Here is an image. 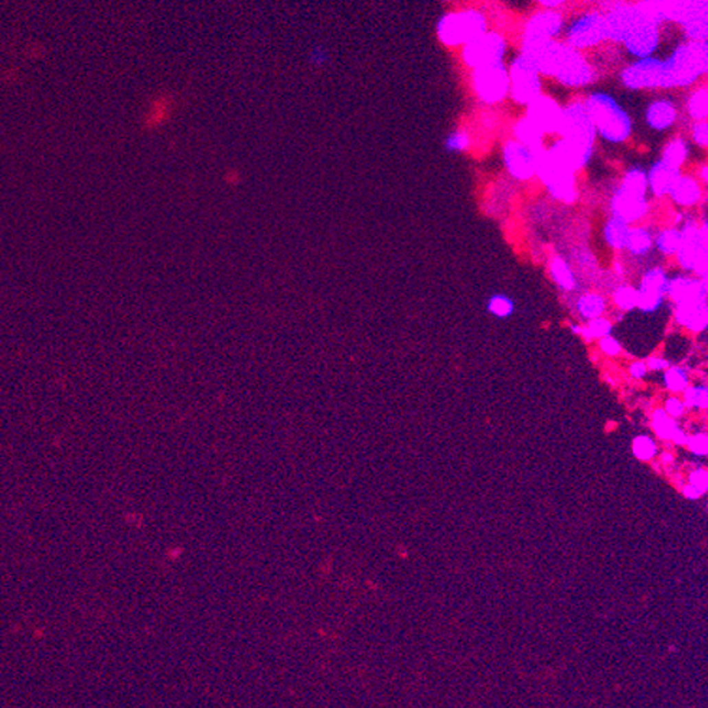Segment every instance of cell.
Segmentation results:
<instances>
[{
  "instance_id": "5",
  "label": "cell",
  "mask_w": 708,
  "mask_h": 708,
  "mask_svg": "<svg viewBox=\"0 0 708 708\" xmlns=\"http://www.w3.org/2000/svg\"><path fill=\"white\" fill-rule=\"evenodd\" d=\"M505 163H507L511 175L521 181L531 179L537 169L536 155L518 143L507 144V148H505Z\"/></svg>"
},
{
  "instance_id": "14",
  "label": "cell",
  "mask_w": 708,
  "mask_h": 708,
  "mask_svg": "<svg viewBox=\"0 0 708 708\" xmlns=\"http://www.w3.org/2000/svg\"><path fill=\"white\" fill-rule=\"evenodd\" d=\"M550 269H551V274H553L554 280L558 283L560 287L564 288V290H573L575 286V279H574V274H573L570 266L564 262V260L560 257H556L551 262Z\"/></svg>"
},
{
  "instance_id": "8",
  "label": "cell",
  "mask_w": 708,
  "mask_h": 708,
  "mask_svg": "<svg viewBox=\"0 0 708 708\" xmlns=\"http://www.w3.org/2000/svg\"><path fill=\"white\" fill-rule=\"evenodd\" d=\"M680 176V169L659 162L648 173V187H651V191L656 196H663L670 194L671 187Z\"/></svg>"
},
{
  "instance_id": "7",
  "label": "cell",
  "mask_w": 708,
  "mask_h": 708,
  "mask_svg": "<svg viewBox=\"0 0 708 708\" xmlns=\"http://www.w3.org/2000/svg\"><path fill=\"white\" fill-rule=\"evenodd\" d=\"M675 317L678 323L692 332L707 328V300H691L676 305Z\"/></svg>"
},
{
  "instance_id": "23",
  "label": "cell",
  "mask_w": 708,
  "mask_h": 708,
  "mask_svg": "<svg viewBox=\"0 0 708 708\" xmlns=\"http://www.w3.org/2000/svg\"><path fill=\"white\" fill-rule=\"evenodd\" d=\"M514 301L505 295H495L488 301V310L496 317H508L514 313Z\"/></svg>"
},
{
  "instance_id": "10",
  "label": "cell",
  "mask_w": 708,
  "mask_h": 708,
  "mask_svg": "<svg viewBox=\"0 0 708 708\" xmlns=\"http://www.w3.org/2000/svg\"><path fill=\"white\" fill-rule=\"evenodd\" d=\"M629 229L630 227L628 222L617 218V216H613L604 227V238L612 249L625 250Z\"/></svg>"
},
{
  "instance_id": "31",
  "label": "cell",
  "mask_w": 708,
  "mask_h": 708,
  "mask_svg": "<svg viewBox=\"0 0 708 708\" xmlns=\"http://www.w3.org/2000/svg\"><path fill=\"white\" fill-rule=\"evenodd\" d=\"M646 367H648V369L659 371V369H667V368L670 367V364H668V361H667V359H663V358L656 356V358H651V359H649L648 363H646Z\"/></svg>"
},
{
  "instance_id": "17",
  "label": "cell",
  "mask_w": 708,
  "mask_h": 708,
  "mask_svg": "<svg viewBox=\"0 0 708 708\" xmlns=\"http://www.w3.org/2000/svg\"><path fill=\"white\" fill-rule=\"evenodd\" d=\"M688 156V148L684 140L676 139L668 144V148L663 152V163H667L672 168L680 169L681 165L685 162Z\"/></svg>"
},
{
  "instance_id": "36",
  "label": "cell",
  "mask_w": 708,
  "mask_h": 708,
  "mask_svg": "<svg viewBox=\"0 0 708 708\" xmlns=\"http://www.w3.org/2000/svg\"><path fill=\"white\" fill-rule=\"evenodd\" d=\"M663 460H665V461H670V460H672V457H671L670 455H665V456H663Z\"/></svg>"
},
{
  "instance_id": "19",
  "label": "cell",
  "mask_w": 708,
  "mask_h": 708,
  "mask_svg": "<svg viewBox=\"0 0 708 708\" xmlns=\"http://www.w3.org/2000/svg\"><path fill=\"white\" fill-rule=\"evenodd\" d=\"M612 332V322L609 319H604V317H596V319H591L587 326L580 328L579 334H582L586 339H596L610 335Z\"/></svg>"
},
{
  "instance_id": "12",
  "label": "cell",
  "mask_w": 708,
  "mask_h": 708,
  "mask_svg": "<svg viewBox=\"0 0 708 708\" xmlns=\"http://www.w3.org/2000/svg\"><path fill=\"white\" fill-rule=\"evenodd\" d=\"M668 282L670 280L667 277L665 271L656 267V269H652L648 273H645V276L641 282V287L638 288V290L651 293V295L663 296L668 290Z\"/></svg>"
},
{
  "instance_id": "16",
  "label": "cell",
  "mask_w": 708,
  "mask_h": 708,
  "mask_svg": "<svg viewBox=\"0 0 708 708\" xmlns=\"http://www.w3.org/2000/svg\"><path fill=\"white\" fill-rule=\"evenodd\" d=\"M675 120V111L668 104H655L648 113V122L655 128H667Z\"/></svg>"
},
{
  "instance_id": "29",
  "label": "cell",
  "mask_w": 708,
  "mask_h": 708,
  "mask_svg": "<svg viewBox=\"0 0 708 708\" xmlns=\"http://www.w3.org/2000/svg\"><path fill=\"white\" fill-rule=\"evenodd\" d=\"M691 485L696 486L701 494L707 490V473L704 470H696L691 475Z\"/></svg>"
},
{
  "instance_id": "4",
  "label": "cell",
  "mask_w": 708,
  "mask_h": 708,
  "mask_svg": "<svg viewBox=\"0 0 708 708\" xmlns=\"http://www.w3.org/2000/svg\"><path fill=\"white\" fill-rule=\"evenodd\" d=\"M610 207L615 216L629 224L641 220L643 215H646L648 201L646 195L628 192L622 190V187H619L612 198Z\"/></svg>"
},
{
  "instance_id": "13",
  "label": "cell",
  "mask_w": 708,
  "mask_h": 708,
  "mask_svg": "<svg viewBox=\"0 0 708 708\" xmlns=\"http://www.w3.org/2000/svg\"><path fill=\"white\" fill-rule=\"evenodd\" d=\"M577 309H579V313L584 317V319H596V317H600L606 309V301L602 296L596 295V293H589V295H584L579 299V301H577Z\"/></svg>"
},
{
  "instance_id": "20",
  "label": "cell",
  "mask_w": 708,
  "mask_h": 708,
  "mask_svg": "<svg viewBox=\"0 0 708 708\" xmlns=\"http://www.w3.org/2000/svg\"><path fill=\"white\" fill-rule=\"evenodd\" d=\"M654 429L656 431V435L662 439H668L671 440L672 436L675 435V431L678 430V426L675 424V422L671 418V415L667 414L665 410H656L655 414H654Z\"/></svg>"
},
{
  "instance_id": "11",
  "label": "cell",
  "mask_w": 708,
  "mask_h": 708,
  "mask_svg": "<svg viewBox=\"0 0 708 708\" xmlns=\"http://www.w3.org/2000/svg\"><path fill=\"white\" fill-rule=\"evenodd\" d=\"M652 247V234L643 227L630 228L625 249L633 255H645Z\"/></svg>"
},
{
  "instance_id": "9",
  "label": "cell",
  "mask_w": 708,
  "mask_h": 708,
  "mask_svg": "<svg viewBox=\"0 0 708 708\" xmlns=\"http://www.w3.org/2000/svg\"><path fill=\"white\" fill-rule=\"evenodd\" d=\"M670 195L675 204L681 207H692L701 199V186L689 176H680L671 187Z\"/></svg>"
},
{
  "instance_id": "1",
  "label": "cell",
  "mask_w": 708,
  "mask_h": 708,
  "mask_svg": "<svg viewBox=\"0 0 708 708\" xmlns=\"http://www.w3.org/2000/svg\"><path fill=\"white\" fill-rule=\"evenodd\" d=\"M536 173H538V176L547 186L548 192H550L556 199L566 202V204L574 202L577 199L574 170L551 150H538V153L536 155Z\"/></svg>"
},
{
  "instance_id": "24",
  "label": "cell",
  "mask_w": 708,
  "mask_h": 708,
  "mask_svg": "<svg viewBox=\"0 0 708 708\" xmlns=\"http://www.w3.org/2000/svg\"><path fill=\"white\" fill-rule=\"evenodd\" d=\"M684 404L688 407L705 409L707 407V387H687L684 389Z\"/></svg>"
},
{
  "instance_id": "22",
  "label": "cell",
  "mask_w": 708,
  "mask_h": 708,
  "mask_svg": "<svg viewBox=\"0 0 708 708\" xmlns=\"http://www.w3.org/2000/svg\"><path fill=\"white\" fill-rule=\"evenodd\" d=\"M616 306L622 310H632L638 306V290L630 286H622L615 292Z\"/></svg>"
},
{
  "instance_id": "35",
  "label": "cell",
  "mask_w": 708,
  "mask_h": 708,
  "mask_svg": "<svg viewBox=\"0 0 708 708\" xmlns=\"http://www.w3.org/2000/svg\"><path fill=\"white\" fill-rule=\"evenodd\" d=\"M701 178H703V181H704V182L707 181V168H703V172H701Z\"/></svg>"
},
{
  "instance_id": "3",
  "label": "cell",
  "mask_w": 708,
  "mask_h": 708,
  "mask_svg": "<svg viewBox=\"0 0 708 708\" xmlns=\"http://www.w3.org/2000/svg\"><path fill=\"white\" fill-rule=\"evenodd\" d=\"M589 117L600 135L610 141H624L630 133V123L625 113L604 100L591 103Z\"/></svg>"
},
{
  "instance_id": "18",
  "label": "cell",
  "mask_w": 708,
  "mask_h": 708,
  "mask_svg": "<svg viewBox=\"0 0 708 708\" xmlns=\"http://www.w3.org/2000/svg\"><path fill=\"white\" fill-rule=\"evenodd\" d=\"M681 245V231L670 228L663 229L656 237V247L667 255L675 254Z\"/></svg>"
},
{
  "instance_id": "15",
  "label": "cell",
  "mask_w": 708,
  "mask_h": 708,
  "mask_svg": "<svg viewBox=\"0 0 708 708\" xmlns=\"http://www.w3.org/2000/svg\"><path fill=\"white\" fill-rule=\"evenodd\" d=\"M619 187L638 195H646L648 191V175L641 169H630L625 173L622 185Z\"/></svg>"
},
{
  "instance_id": "26",
  "label": "cell",
  "mask_w": 708,
  "mask_h": 708,
  "mask_svg": "<svg viewBox=\"0 0 708 708\" xmlns=\"http://www.w3.org/2000/svg\"><path fill=\"white\" fill-rule=\"evenodd\" d=\"M600 350L606 354V355H610V356H615V355H619L620 351H622V346H620L619 341L615 339L613 336L608 335V336H603L600 338Z\"/></svg>"
},
{
  "instance_id": "21",
  "label": "cell",
  "mask_w": 708,
  "mask_h": 708,
  "mask_svg": "<svg viewBox=\"0 0 708 708\" xmlns=\"http://www.w3.org/2000/svg\"><path fill=\"white\" fill-rule=\"evenodd\" d=\"M663 381H665L667 388L671 389V391L680 393L688 387V374L681 367H668Z\"/></svg>"
},
{
  "instance_id": "33",
  "label": "cell",
  "mask_w": 708,
  "mask_h": 708,
  "mask_svg": "<svg viewBox=\"0 0 708 708\" xmlns=\"http://www.w3.org/2000/svg\"><path fill=\"white\" fill-rule=\"evenodd\" d=\"M694 139L700 146H707V126L698 124L694 128Z\"/></svg>"
},
{
  "instance_id": "25",
  "label": "cell",
  "mask_w": 708,
  "mask_h": 708,
  "mask_svg": "<svg viewBox=\"0 0 708 708\" xmlns=\"http://www.w3.org/2000/svg\"><path fill=\"white\" fill-rule=\"evenodd\" d=\"M633 452H635V456L642 459V460H648L651 459L655 452H656V446L654 443V440H651L646 436H639L638 439H635L633 442Z\"/></svg>"
},
{
  "instance_id": "30",
  "label": "cell",
  "mask_w": 708,
  "mask_h": 708,
  "mask_svg": "<svg viewBox=\"0 0 708 708\" xmlns=\"http://www.w3.org/2000/svg\"><path fill=\"white\" fill-rule=\"evenodd\" d=\"M468 143H469L468 136L465 133H459L449 140V148L455 149V150H464L468 146Z\"/></svg>"
},
{
  "instance_id": "6",
  "label": "cell",
  "mask_w": 708,
  "mask_h": 708,
  "mask_svg": "<svg viewBox=\"0 0 708 708\" xmlns=\"http://www.w3.org/2000/svg\"><path fill=\"white\" fill-rule=\"evenodd\" d=\"M667 293L675 300L676 305L691 300H705L707 299V284L704 280L691 277H675L668 282Z\"/></svg>"
},
{
  "instance_id": "2",
  "label": "cell",
  "mask_w": 708,
  "mask_h": 708,
  "mask_svg": "<svg viewBox=\"0 0 708 708\" xmlns=\"http://www.w3.org/2000/svg\"><path fill=\"white\" fill-rule=\"evenodd\" d=\"M680 264L696 271L700 276L707 274V227L685 224L681 229V245L675 253Z\"/></svg>"
},
{
  "instance_id": "28",
  "label": "cell",
  "mask_w": 708,
  "mask_h": 708,
  "mask_svg": "<svg viewBox=\"0 0 708 708\" xmlns=\"http://www.w3.org/2000/svg\"><path fill=\"white\" fill-rule=\"evenodd\" d=\"M684 410H685V404L681 400H678L676 397H672V398H670L667 401L665 411H667L668 415H671V417H680L684 413Z\"/></svg>"
},
{
  "instance_id": "34",
  "label": "cell",
  "mask_w": 708,
  "mask_h": 708,
  "mask_svg": "<svg viewBox=\"0 0 708 708\" xmlns=\"http://www.w3.org/2000/svg\"><path fill=\"white\" fill-rule=\"evenodd\" d=\"M684 495H685L687 498H689V499H697V498L701 495V492H700V490H698L696 486L688 485V486H685V488H684Z\"/></svg>"
},
{
  "instance_id": "32",
  "label": "cell",
  "mask_w": 708,
  "mask_h": 708,
  "mask_svg": "<svg viewBox=\"0 0 708 708\" xmlns=\"http://www.w3.org/2000/svg\"><path fill=\"white\" fill-rule=\"evenodd\" d=\"M630 375L633 378H643L646 372H648V367L645 363H641V361H638V363H633L630 365Z\"/></svg>"
},
{
  "instance_id": "27",
  "label": "cell",
  "mask_w": 708,
  "mask_h": 708,
  "mask_svg": "<svg viewBox=\"0 0 708 708\" xmlns=\"http://www.w3.org/2000/svg\"><path fill=\"white\" fill-rule=\"evenodd\" d=\"M689 449L696 455H705L707 453V436L700 433V435L691 437L688 442Z\"/></svg>"
}]
</instances>
